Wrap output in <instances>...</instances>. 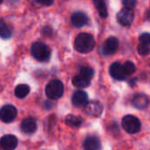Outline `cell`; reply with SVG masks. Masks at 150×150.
I'll return each instance as SVG.
<instances>
[{"mask_svg":"<svg viewBox=\"0 0 150 150\" xmlns=\"http://www.w3.org/2000/svg\"><path fill=\"white\" fill-rule=\"evenodd\" d=\"M75 49L81 54H87L93 50L95 47V40L94 37L91 33H79L74 42Z\"/></svg>","mask_w":150,"mask_h":150,"instance_id":"cell-1","label":"cell"},{"mask_svg":"<svg viewBox=\"0 0 150 150\" xmlns=\"http://www.w3.org/2000/svg\"><path fill=\"white\" fill-rule=\"evenodd\" d=\"M31 54L34 59L40 62H47L51 57L50 48L43 42L36 41L31 47Z\"/></svg>","mask_w":150,"mask_h":150,"instance_id":"cell-2","label":"cell"},{"mask_svg":"<svg viewBox=\"0 0 150 150\" xmlns=\"http://www.w3.org/2000/svg\"><path fill=\"white\" fill-rule=\"evenodd\" d=\"M47 97L51 100H56L62 97L64 91L63 83L60 80H52L50 81L45 89Z\"/></svg>","mask_w":150,"mask_h":150,"instance_id":"cell-3","label":"cell"},{"mask_svg":"<svg viewBox=\"0 0 150 150\" xmlns=\"http://www.w3.org/2000/svg\"><path fill=\"white\" fill-rule=\"evenodd\" d=\"M122 127L123 129L130 134H134L140 132L142 124L141 121L138 118L133 115H127L122 119Z\"/></svg>","mask_w":150,"mask_h":150,"instance_id":"cell-4","label":"cell"},{"mask_svg":"<svg viewBox=\"0 0 150 150\" xmlns=\"http://www.w3.org/2000/svg\"><path fill=\"white\" fill-rule=\"evenodd\" d=\"M134 19V12L133 10L123 8L117 14L118 22L125 27H129Z\"/></svg>","mask_w":150,"mask_h":150,"instance_id":"cell-5","label":"cell"},{"mask_svg":"<svg viewBox=\"0 0 150 150\" xmlns=\"http://www.w3.org/2000/svg\"><path fill=\"white\" fill-rule=\"evenodd\" d=\"M18 111L11 105H5L0 109V120L4 123H10L17 117Z\"/></svg>","mask_w":150,"mask_h":150,"instance_id":"cell-6","label":"cell"},{"mask_svg":"<svg viewBox=\"0 0 150 150\" xmlns=\"http://www.w3.org/2000/svg\"><path fill=\"white\" fill-rule=\"evenodd\" d=\"M84 112L90 116L99 117L103 112V106L98 101H91L84 105Z\"/></svg>","mask_w":150,"mask_h":150,"instance_id":"cell-7","label":"cell"},{"mask_svg":"<svg viewBox=\"0 0 150 150\" xmlns=\"http://www.w3.org/2000/svg\"><path fill=\"white\" fill-rule=\"evenodd\" d=\"M119 47V40L115 37H110L108 38L103 44L102 50L105 54L111 55L117 52Z\"/></svg>","mask_w":150,"mask_h":150,"instance_id":"cell-8","label":"cell"},{"mask_svg":"<svg viewBox=\"0 0 150 150\" xmlns=\"http://www.w3.org/2000/svg\"><path fill=\"white\" fill-rule=\"evenodd\" d=\"M71 23L74 26L80 28L83 27V25H87L88 21H89V18L88 16L83 12V11H75L72 13L71 15Z\"/></svg>","mask_w":150,"mask_h":150,"instance_id":"cell-9","label":"cell"},{"mask_svg":"<svg viewBox=\"0 0 150 150\" xmlns=\"http://www.w3.org/2000/svg\"><path fill=\"white\" fill-rule=\"evenodd\" d=\"M109 71H110V75L112 76V77L114 78L115 80L123 81V80H126L127 78V76L125 75L124 70H123L122 64L120 62H113L110 66Z\"/></svg>","mask_w":150,"mask_h":150,"instance_id":"cell-10","label":"cell"},{"mask_svg":"<svg viewBox=\"0 0 150 150\" xmlns=\"http://www.w3.org/2000/svg\"><path fill=\"white\" fill-rule=\"evenodd\" d=\"M71 102L73 105L76 107L83 106L88 103V95L85 91L82 90H78L73 93L71 98Z\"/></svg>","mask_w":150,"mask_h":150,"instance_id":"cell-11","label":"cell"},{"mask_svg":"<svg viewBox=\"0 0 150 150\" xmlns=\"http://www.w3.org/2000/svg\"><path fill=\"white\" fill-rule=\"evenodd\" d=\"M0 145L4 150H14L18 146V139L11 134L4 135L0 139Z\"/></svg>","mask_w":150,"mask_h":150,"instance_id":"cell-12","label":"cell"},{"mask_svg":"<svg viewBox=\"0 0 150 150\" xmlns=\"http://www.w3.org/2000/svg\"><path fill=\"white\" fill-rule=\"evenodd\" d=\"M84 150H99L101 149V142L95 135L88 136L83 142Z\"/></svg>","mask_w":150,"mask_h":150,"instance_id":"cell-13","label":"cell"},{"mask_svg":"<svg viewBox=\"0 0 150 150\" xmlns=\"http://www.w3.org/2000/svg\"><path fill=\"white\" fill-rule=\"evenodd\" d=\"M132 104L135 108L143 110L148 107L149 104V97L145 94H136L132 100Z\"/></svg>","mask_w":150,"mask_h":150,"instance_id":"cell-14","label":"cell"},{"mask_svg":"<svg viewBox=\"0 0 150 150\" xmlns=\"http://www.w3.org/2000/svg\"><path fill=\"white\" fill-rule=\"evenodd\" d=\"M20 128L25 134H33L37 130V123L33 118H26L22 120Z\"/></svg>","mask_w":150,"mask_h":150,"instance_id":"cell-15","label":"cell"},{"mask_svg":"<svg viewBox=\"0 0 150 150\" xmlns=\"http://www.w3.org/2000/svg\"><path fill=\"white\" fill-rule=\"evenodd\" d=\"M72 83L75 87L78 88V89H84L90 86L91 83V80L84 77L83 76L78 74L76 76H75L72 79Z\"/></svg>","mask_w":150,"mask_h":150,"instance_id":"cell-16","label":"cell"},{"mask_svg":"<svg viewBox=\"0 0 150 150\" xmlns=\"http://www.w3.org/2000/svg\"><path fill=\"white\" fill-rule=\"evenodd\" d=\"M30 92V87L27 84H18L15 90H14V94L18 98H25Z\"/></svg>","mask_w":150,"mask_h":150,"instance_id":"cell-17","label":"cell"},{"mask_svg":"<svg viewBox=\"0 0 150 150\" xmlns=\"http://www.w3.org/2000/svg\"><path fill=\"white\" fill-rule=\"evenodd\" d=\"M65 123L69 127H78L83 123V119L79 116H76L73 114H69L65 118Z\"/></svg>","mask_w":150,"mask_h":150,"instance_id":"cell-18","label":"cell"},{"mask_svg":"<svg viewBox=\"0 0 150 150\" xmlns=\"http://www.w3.org/2000/svg\"><path fill=\"white\" fill-rule=\"evenodd\" d=\"M0 37L3 39H9L11 37V29L5 23V21L1 18H0Z\"/></svg>","mask_w":150,"mask_h":150,"instance_id":"cell-19","label":"cell"},{"mask_svg":"<svg viewBox=\"0 0 150 150\" xmlns=\"http://www.w3.org/2000/svg\"><path fill=\"white\" fill-rule=\"evenodd\" d=\"M93 4H95V6L97 8V11H98L99 16L101 18H105L108 16V11H107L106 5H105V2L102 1V0H94Z\"/></svg>","mask_w":150,"mask_h":150,"instance_id":"cell-20","label":"cell"},{"mask_svg":"<svg viewBox=\"0 0 150 150\" xmlns=\"http://www.w3.org/2000/svg\"><path fill=\"white\" fill-rule=\"evenodd\" d=\"M122 67H123V70H124V73L126 76H131L136 70V67H135L134 63L130 61L126 62L124 63V65H122Z\"/></svg>","mask_w":150,"mask_h":150,"instance_id":"cell-21","label":"cell"},{"mask_svg":"<svg viewBox=\"0 0 150 150\" xmlns=\"http://www.w3.org/2000/svg\"><path fill=\"white\" fill-rule=\"evenodd\" d=\"M79 74L83 76L84 77L91 80V78L93 77L94 76V70L93 69H91V67H88V66H83V67H81L80 69V71H79Z\"/></svg>","mask_w":150,"mask_h":150,"instance_id":"cell-22","label":"cell"},{"mask_svg":"<svg viewBox=\"0 0 150 150\" xmlns=\"http://www.w3.org/2000/svg\"><path fill=\"white\" fill-rule=\"evenodd\" d=\"M150 51V45L149 44H143L140 43L138 45V53L142 56H146L149 54Z\"/></svg>","mask_w":150,"mask_h":150,"instance_id":"cell-23","label":"cell"},{"mask_svg":"<svg viewBox=\"0 0 150 150\" xmlns=\"http://www.w3.org/2000/svg\"><path fill=\"white\" fill-rule=\"evenodd\" d=\"M122 4L126 9L133 10L135 7V5L137 4V2L135 0H124L122 2Z\"/></svg>","mask_w":150,"mask_h":150,"instance_id":"cell-24","label":"cell"},{"mask_svg":"<svg viewBox=\"0 0 150 150\" xmlns=\"http://www.w3.org/2000/svg\"><path fill=\"white\" fill-rule=\"evenodd\" d=\"M139 40L140 43H143V44H149L150 45V34L149 33H142L139 37Z\"/></svg>","mask_w":150,"mask_h":150,"instance_id":"cell-25","label":"cell"},{"mask_svg":"<svg viewBox=\"0 0 150 150\" xmlns=\"http://www.w3.org/2000/svg\"><path fill=\"white\" fill-rule=\"evenodd\" d=\"M42 33H43L45 36H48V37L51 36L52 33H53L52 28L49 27V26H45V27H43V29H42Z\"/></svg>","mask_w":150,"mask_h":150,"instance_id":"cell-26","label":"cell"},{"mask_svg":"<svg viewBox=\"0 0 150 150\" xmlns=\"http://www.w3.org/2000/svg\"><path fill=\"white\" fill-rule=\"evenodd\" d=\"M38 4H42V5H46V6H48V5H51L53 4V1H37Z\"/></svg>","mask_w":150,"mask_h":150,"instance_id":"cell-27","label":"cell"},{"mask_svg":"<svg viewBox=\"0 0 150 150\" xmlns=\"http://www.w3.org/2000/svg\"><path fill=\"white\" fill-rule=\"evenodd\" d=\"M45 105H46V108H47V109H51V107H52V106H51V105H52V104H50L48 101H46V102H45Z\"/></svg>","mask_w":150,"mask_h":150,"instance_id":"cell-28","label":"cell"},{"mask_svg":"<svg viewBox=\"0 0 150 150\" xmlns=\"http://www.w3.org/2000/svg\"><path fill=\"white\" fill-rule=\"evenodd\" d=\"M2 3H3V1H2V0H0V4H1Z\"/></svg>","mask_w":150,"mask_h":150,"instance_id":"cell-29","label":"cell"},{"mask_svg":"<svg viewBox=\"0 0 150 150\" xmlns=\"http://www.w3.org/2000/svg\"><path fill=\"white\" fill-rule=\"evenodd\" d=\"M0 150H1V149H0Z\"/></svg>","mask_w":150,"mask_h":150,"instance_id":"cell-30","label":"cell"}]
</instances>
